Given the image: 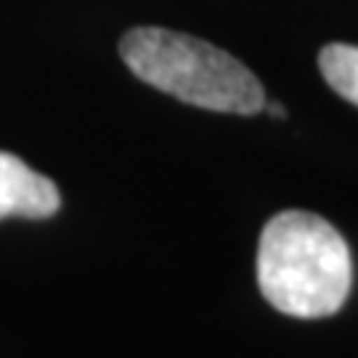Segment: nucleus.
<instances>
[{"label": "nucleus", "instance_id": "1", "mask_svg": "<svg viewBox=\"0 0 358 358\" xmlns=\"http://www.w3.org/2000/svg\"><path fill=\"white\" fill-rule=\"evenodd\" d=\"M257 284L263 297L287 316H332L353 287L348 242L329 220L313 213H279L260 234Z\"/></svg>", "mask_w": 358, "mask_h": 358}, {"label": "nucleus", "instance_id": "2", "mask_svg": "<svg viewBox=\"0 0 358 358\" xmlns=\"http://www.w3.org/2000/svg\"><path fill=\"white\" fill-rule=\"evenodd\" d=\"M120 56L138 80L199 109L257 115L266 106L252 69L207 40L162 27H136L120 40Z\"/></svg>", "mask_w": 358, "mask_h": 358}, {"label": "nucleus", "instance_id": "3", "mask_svg": "<svg viewBox=\"0 0 358 358\" xmlns=\"http://www.w3.org/2000/svg\"><path fill=\"white\" fill-rule=\"evenodd\" d=\"M59 207L62 196L51 178L35 173L16 154L0 152V220L11 215L51 217Z\"/></svg>", "mask_w": 358, "mask_h": 358}, {"label": "nucleus", "instance_id": "4", "mask_svg": "<svg viewBox=\"0 0 358 358\" xmlns=\"http://www.w3.org/2000/svg\"><path fill=\"white\" fill-rule=\"evenodd\" d=\"M319 69L334 93L358 106V45L329 43L319 53Z\"/></svg>", "mask_w": 358, "mask_h": 358}, {"label": "nucleus", "instance_id": "5", "mask_svg": "<svg viewBox=\"0 0 358 358\" xmlns=\"http://www.w3.org/2000/svg\"><path fill=\"white\" fill-rule=\"evenodd\" d=\"M263 109H266V112H268L271 117H276V120H282V117H287V112H284V109H282V103H276V101L266 103Z\"/></svg>", "mask_w": 358, "mask_h": 358}]
</instances>
